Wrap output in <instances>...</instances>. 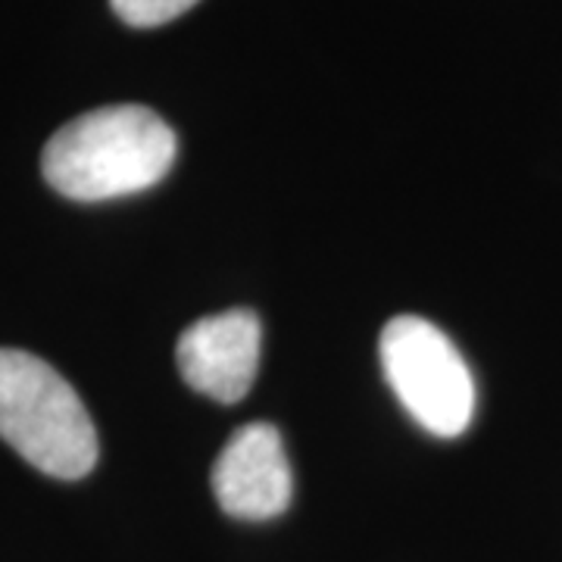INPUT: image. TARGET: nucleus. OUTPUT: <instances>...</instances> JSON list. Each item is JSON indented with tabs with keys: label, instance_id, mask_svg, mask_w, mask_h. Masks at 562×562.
<instances>
[{
	"label": "nucleus",
	"instance_id": "6",
	"mask_svg": "<svg viewBox=\"0 0 562 562\" xmlns=\"http://www.w3.org/2000/svg\"><path fill=\"white\" fill-rule=\"evenodd\" d=\"M194 3L198 0H110L113 13L135 29H157V25L179 20Z\"/></svg>",
	"mask_w": 562,
	"mask_h": 562
},
{
	"label": "nucleus",
	"instance_id": "5",
	"mask_svg": "<svg viewBox=\"0 0 562 562\" xmlns=\"http://www.w3.org/2000/svg\"><path fill=\"white\" fill-rule=\"evenodd\" d=\"M184 382L216 403L247 397L260 366V319L250 310H228L184 328L176 344Z\"/></svg>",
	"mask_w": 562,
	"mask_h": 562
},
{
	"label": "nucleus",
	"instance_id": "4",
	"mask_svg": "<svg viewBox=\"0 0 562 562\" xmlns=\"http://www.w3.org/2000/svg\"><path fill=\"white\" fill-rule=\"evenodd\" d=\"M213 494L222 513L244 522H266L288 509L294 479L276 425H241L228 438L213 465Z\"/></svg>",
	"mask_w": 562,
	"mask_h": 562
},
{
	"label": "nucleus",
	"instance_id": "3",
	"mask_svg": "<svg viewBox=\"0 0 562 562\" xmlns=\"http://www.w3.org/2000/svg\"><path fill=\"white\" fill-rule=\"evenodd\" d=\"M382 369L403 409L435 438H460L475 416L472 372L438 325L397 316L384 325Z\"/></svg>",
	"mask_w": 562,
	"mask_h": 562
},
{
	"label": "nucleus",
	"instance_id": "1",
	"mask_svg": "<svg viewBox=\"0 0 562 562\" xmlns=\"http://www.w3.org/2000/svg\"><path fill=\"white\" fill-rule=\"evenodd\" d=\"M179 154L176 132L154 110L116 103L66 122L44 144L47 184L79 203L113 201L154 188Z\"/></svg>",
	"mask_w": 562,
	"mask_h": 562
},
{
	"label": "nucleus",
	"instance_id": "2",
	"mask_svg": "<svg viewBox=\"0 0 562 562\" xmlns=\"http://www.w3.org/2000/svg\"><path fill=\"white\" fill-rule=\"evenodd\" d=\"M0 438L38 472L76 482L98 465V431L54 366L0 347Z\"/></svg>",
	"mask_w": 562,
	"mask_h": 562
}]
</instances>
